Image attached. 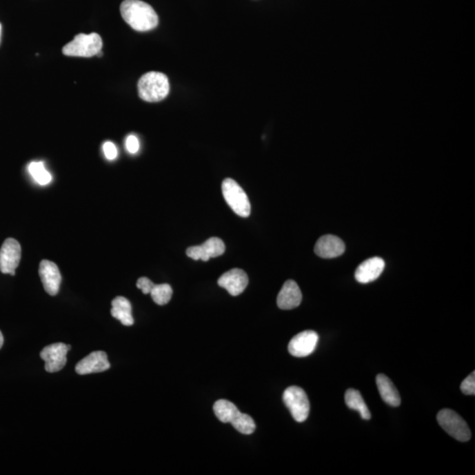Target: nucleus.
<instances>
[{"mask_svg": "<svg viewBox=\"0 0 475 475\" xmlns=\"http://www.w3.org/2000/svg\"><path fill=\"white\" fill-rule=\"evenodd\" d=\"M154 285L155 283L152 282L148 277H141L137 282V287L141 290L143 294H150Z\"/></svg>", "mask_w": 475, "mask_h": 475, "instance_id": "a878e982", "label": "nucleus"}, {"mask_svg": "<svg viewBox=\"0 0 475 475\" xmlns=\"http://www.w3.org/2000/svg\"><path fill=\"white\" fill-rule=\"evenodd\" d=\"M218 283L232 296H239L247 288L248 276L244 270L234 269L223 274L219 277Z\"/></svg>", "mask_w": 475, "mask_h": 475, "instance_id": "f8f14e48", "label": "nucleus"}, {"mask_svg": "<svg viewBox=\"0 0 475 475\" xmlns=\"http://www.w3.org/2000/svg\"><path fill=\"white\" fill-rule=\"evenodd\" d=\"M70 350L71 346L62 343L50 344L44 347L40 356L46 362V371L50 373L61 371L66 365L67 353Z\"/></svg>", "mask_w": 475, "mask_h": 475, "instance_id": "0eeeda50", "label": "nucleus"}, {"mask_svg": "<svg viewBox=\"0 0 475 475\" xmlns=\"http://www.w3.org/2000/svg\"><path fill=\"white\" fill-rule=\"evenodd\" d=\"M139 97L148 103H158L169 94L170 85L164 73L151 72L140 78L138 84Z\"/></svg>", "mask_w": 475, "mask_h": 475, "instance_id": "f03ea898", "label": "nucleus"}, {"mask_svg": "<svg viewBox=\"0 0 475 475\" xmlns=\"http://www.w3.org/2000/svg\"><path fill=\"white\" fill-rule=\"evenodd\" d=\"M302 301L301 289L295 281L288 280L283 285L277 296V305L283 310H292L298 307Z\"/></svg>", "mask_w": 475, "mask_h": 475, "instance_id": "dca6fc26", "label": "nucleus"}, {"mask_svg": "<svg viewBox=\"0 0 475 475\" xmlns=\"http://www.w3.org/2000/svg\"><path fill=\"white\" fill-rule=\"evenodd\" d=\"M231 423L236 430L245 435L252 434L256 429V425L253 418L247 414L241 413V411L235 416V418L232 421Z\"/></svg>", "mask_w": 475, "mask_h": 475, "instance_id": "412c9836", "label": "nucleus"}, {"mask_svg": "<svg viewBox=\"0 0 475 475\" xmlns=\"http://www.w3.org/2000/svg\"><path fill=\"white\" fill-rule=\"evenodd\" d=\"M120 11L123 20L134 30L146 32L158 26L159 17L154 9L141 0H124Z\"/></svg>", "mask_w": 475, "mask_h": 475, "instance_id": "f257e3e1", "label": "nucleus"}, {"mask_svg": "<svg viewBox=\"0 0 475 475\" xmlns=\"http://www.w3.org/2000/svg\"><path fill=\"white\" fill-rule=\"evenodd\" d=\"M125 145L127 151H128L130 154H135L139 151V140L135 135H130L127 137Z\"/></svg>", "mask_w": 475, "mask_h": 475, "instance_id": "393cba45", "label": "nucleus"}, {"mask_svg": "<svg viewBox=\"0 0 475 475\" xmlns=\"http://www.w3.org/2000/svg\"><path fill=\"white\" fill-rule=\"evenodd\" d=\"M283 403L298 423L305 422L310 413V403L301 387L292 385L286 389L283 395Z\"/></svg>", "mask_w": 475, "mask_h": 475, "instance_id": "39448f33", "label": "nucleus"}, {"mask_svg": "<svg viewBox=\"0 0 475 475\" xmlns=\"http://www.w3.org/2000/svg\"><path fill=\"white\" fill-rule=\"evenodd\" d=\"M319 336L312 330L304 331L292 338L288 345L290 354L296 358H305L316 350Z\"/></svg>", "mask_w": 475, "mask_h": 475, "instance_id": "1a4fd4ad", "label": "nucleus"}, {"mask_svg": "<svg viewBox=\"0 0 475 475\" xmlns=\"http://www.w3.org/2000/svg\"><path fill=\"white\" fill-rule=\"evenodd\" d=\"M439 425L452 438L461 442L471 438V432L467 423L460 414L451 410H443L436 416Z\"/></svg>", "mask_w": 475, "mask_h": 475, "instance_id": "423d86ee", "label": "nucleus"}, {"mask_svg": "<svg viewBox=\"0 0 475 475\" xmlns=\"http://www.w3.org/2000/svg\"><path fill=\"white\" fill-rule=\"evenodd\" d=\"M345 403L350 410L358 411L363 420L371 419V412H370L367 405L363 401L361 394L358 390L352 388L347 390Z\"/></svg>", "mask_w": 475, "mask_h": 475, "instance_id": "6ab92c4d", "label": "nucleus"}, {"mask_svg": "<svg viewBox=\"0 0 475 475\" xmlns=\"http://www.w3.org/2000/svg\"><path fill=\"white\" fill-rule=\"evenodd\" d=\"M376 382H377L379 394L385 403L392 407L400 406L401 403L400 394L391 379L384 374H378Z\"/></svg>", "mask_w": 475, "mask_h": 475, "instance_id": "f3484780", "label": "nucleus"}, {"mask_svg": "<svg viewBox=\"0 0 475 475\" xmlns=\"http://www.w3.org/2000/svg\"><path fill=\"white\" fill-rule=\"evenodd\" d=\"M462 393L465 395L475 394V372H473L467 378H465L461 385Z\"/></svg>", "mask_w": 475, "mask_h": 475, "instance_id": "b1692460", "label": "nucleus"}, {"mask_svg": "<svg viewBox=\"0 0 475 475\" xmlns=\"http://www.w3.org/2000/svg\"><path fill=\"white\" fill-rule=\"evenodd\" d=\"M28 171H30V174L34 178V180L38 184L41 185V186H46V185L49 184L52 181V174L46 170L43 162H31L30 165H28Z\"/></svg>", "mask_w": 475, "mask_h": 475, "instance_id": "4be33fe9", "label": "nucleus"}, {"mask_svg": "<svg viewBox=\"0 0 475 475\" xmlns=\"http://www.w3.org/2000/svg\"><path fill=\"white\" fill-rule=\"evenodd\" d=\"M225 251L224 241L219 238L212 237L207 240L205 243L200 245H194L187 250V256L194 261L202 260L207 261L210 258L222 256Z\"/></svg>", "mask_w": 475, "mask_h": 475, "instance_id": "9d476101", "label": "nucleus"}, {"mask_svg": "<svg viewBox=\"0 0 475 475\" xmlns=\"http://www.w3.org/2000/svg\"><path fill=\"white\" fill-rule=\"evenodd\" d=\"M3 344H4V336H3L1 331H0V349H1Z\"/></svg>", "mask_w": 475, "mask_h": 475, "instance_id": "cd10ccee", "label": "nucleus"}, {"mask_svg": "<svg viewBox=\"0 0 475 475\" xmlns=\"http://www.w3.org/2000/svg\"><path fill=\"white\" fill-rule=\"evenodd\" d=\"M39 276L48 294L56 296L61 285L62 276L59 267L52 261L43 260L39 266Z\"/></svg>", "mask_w": 475, "mask_h": 475, "instance_id": "9b49d317", "label": "nucleus"}, {"mask_svg": "<svg viewBox=\"0 0 475 475\" xmlns=\"http://www.w3.org/2000/svg\"><path fill=\"white\" fill-rule=\"evenodd\" d=\"M111 315L122 322L124 326H132L134 324L132 304L124 296H117L113 299Z\"/></svg>", "mask_w": 475, "mask_h": 475, "instance_id": "a211bd4d", "label": "nucleus"}, {"mask_svg": "<svg viewBox=\"0 0 475 475\" xmlns=\"http://www.w3.org/2000/svg\"><path fill=\"white\" fill-rule=\"evenodd\" d=\"M213 410L220 422L228 423L235 418L240 410L231 401L219 400L216 401Z\"/></svg>", "mask_w": 475, "mask_h": 475, "instance_id": "aec40b11", "label": "nucleus"}, {"mask_svg": "<svg viewBox=\"0 0 475 475\" xmlns=\"http://www.w3.org/2000/svg\"><path fill=\"white\" fill-rule=\"evenodd\" d=\"M1 31H2V27H1V24H0V40H1Z\"/></svg>", "mask_w": 475, "mask_h": 475, "instance_id": "c85d7f7f", "label": "nucleus"}, {"mask_svg": "<svg viewBox=\"0 0 475 475\" xmlns=\"http://www.w3.org/2000/svg\"><path fill=\"white\" fill-rule=\"evenodd\" d=\"M385 269V261L379 257L370 258L363 261L356 270V281L368 283L375 281L381 276Z\"/></svg>", "mask_w": 475, "mask_h": 475, "instance_id": "2eb2a0df", "label": "nucleus"}, {"mask_svg": "<svg viewBox=\"0 0 475 475\" xmlns=\"http://www.w3.org/2000/svg\"><path fill=\"white\" fill-rule=\"evenodd\" d=\"M150 294H151L152 301L156 304L164 305L171 301L172 296H173V289L168 283L154 285Z\"/></svg>", "mask_w": 475, "mask_h": 475, "instance_id": "5701e85b", "label": "nucleus"}, {"mask_svg": "<svg viewBox=\"0 0 475 475\" xmlns=\"http://www.w3.org/2000/svg\"><path fill=\"white\" fill-rule=\"evenodd\" d=\"M222 193L228 205L236 214L247 218L251 213L250 199L245 191L234 180L228 178L222 183Z\"/></svg>", "mask_w": 475, "mask_h": 475, "instance_id": "20e7f679", "label": "nucleus"}, {"mask_svg": "<svg viewBox=\"0 0 475 475\" xmlns=\"http://www.w3.org/2000/svg\"><path fill=\"white\" fill-rule=\"evenodd\" d=\"M110 368L107 354L104 352H94L83 358L76 365V372L79 375L103 372Z\"/></svg>", "mask_w": 475, "mask_h": 475, "instance_id": "ddd939ff", "label": "nucleus"}, {"mask_svg": "<svg viewBox=\"0 0 475 475\" xmlns=\"http://www.w3.org/2000/svg\"><path fill=\"white\" fill-rule=\"evenodd\" d=\"M21 247L14 239H6L0 250V271L3 274L15 276V270L20 264Z\"/></svg>", "mask_w": 475, "mask_h": 475, "instance_id": "6e6552de", "label": "nucleus"}, {"mask_svg": "<svg viewBox=\"0 0 475 475\" xmlns=\"http://www.w3.org/2000/svg\"><path fill=\"white\" fill-rule=\"evenodd\" d=\"M344 251H345V244L340 238L334 235L322 236L319 239L314 247L315 254L326 259L342 256Z\"/></svg>", "mask_w": 475, "mask_h": 475, "instance_id": "4468645a", "label": "nucleus"}, {"mask_svg": "<svg viewBox=\"0 0 475 475\" xmlns=\"http://www.w3.org/2000/svg\"><path fill=\"white\" fill-rule=\"evenodd\" d=\"M103 39L97 33L79 34L63 48V55L91 57L98 56L103 49Z\"/></svg>", "mask_w": 475, "mask_h": 475, "instance_id": "7ed1b4c3", "label": "nucleus"}, {"mask_svg": "<svg viewBox=\"0 0 475 475\" xmlns=\"http://www.w3.org/2000/svg\"><path fill=\"white\" fill-rule=\"evenodd\" d=\"M103 152L105 156L110 161H113V159H117L118 155L117 146L112 142H105L103 143Z\"/></svg>", "mask_w": 475, "mask_h": 475, "instance_id": "bb28decb", "label": "nucleus"}]
</instances>
